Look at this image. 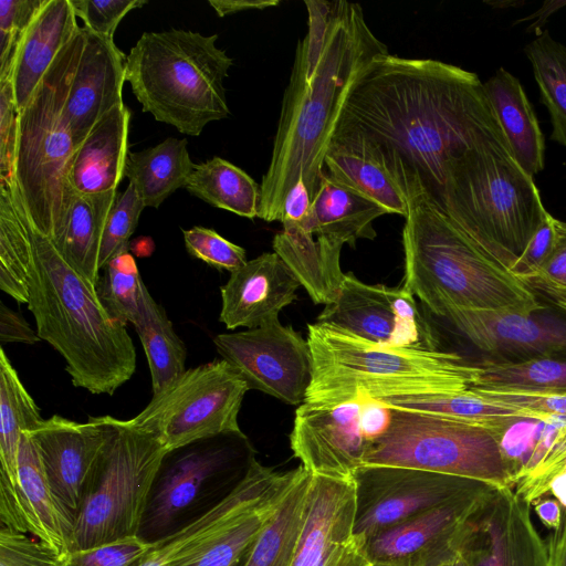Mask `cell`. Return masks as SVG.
I'll use <instances>...</instances> for the list:
<instances>
[{
	"instance_id": "obj_1",
	"label": "cell",
	"mask_w": 566,
	"mask_h": 566,
	"mask_svg": "<svg viewBox=\"0 0 566 566\" xmlns=\"http://www.w3.org/2000/svg\"><path fill=\"white\" fill-rule=\"evenodd\" d=\"M358 134L380 150L408 202L439 207L444 166L505 139L474 72L432 59L376 56L354 84L334 135Z\"/></svg>"
},
{
	"instance_id": "obj_2",
	"label": "cell",
	"mask_w": 566,
	"mask_h": 566,
	"mask_svg": "<svg viewBox=\"0 0 566 566\" xmlns=\"http://www.w3.org/2000/svg\"><path fill=\"white\" fill-rule=\"evenodd\" d=\"M307 32L298 41L272 156L261 181L258 217L281 221L284 200L302 178L313 199L344 104L367 65L388 49L360 4L306 0Z\"/></svg>"
},
{
	"instance_id": "obj_3",
	"label": "cell",
	"mask_w": 566,
	"mask_h": 566,
	"mask_svg": "<svg viewBox=\"0 0 566 566\" xmlns=\"http://www.w3.org/2000/svg\"><path fill=\"white\" fill-rule=\"evenodd\" d=\"M17 213L1 227L0 259L10 276L21 274L36 332L66 363L75 387L114 395L136 370L126 326L115 322L93 287L61 253L52 237L30 220L11 178Z\"/></svg>"
},
{
	"instance_id": "obj_4",
	"label": "cell",
	"mask_w": 566,
	"mask_h": 566,
	"mask_svg": "<svg viewBox=\"0 0 566 566\" xmlns=\"http://www.w3.org/2000/svg\"><path fill=\"white\" fill-rule=\"evenodd\" d=\"M312 380L304 402L328 408L361 399L460 392L479 367L452 352L371 343L324 323L307 325Z\"/></svg>"
},
{
	"instance_id": "obj_5",
	"label": "cell",
	"mask_w": 566,
	"mask_h": 566,
	"mask_svg": "<svg viewBox=\"0 0 566 566\" xmlns=\"http://www.w3.org/2000/svg\"><path fill=\"white\" fill-rule=\"evenodd\" d=\"M402 244V287L433 316L448 308L524 313L542 305L427 198L409 202Z\"/></svg>"
},
{
	"instance_id": "obj_6",
	"label": "cell",
	"mask_w": 566,
	"mask_h": 566,
	"mask_svg": "<svg viewBox=\"0 0 566 566\" xmlns=\"http://www.w3.org/2000/svg\"><path fill=\"white\" fill-rule=\"evenodd\" d=\"M438 208L507 270L548 212L505 139L482 143L446 164Z\"/></svg>"
},
{
	"instance_id": "obj_7",
	"label": "cell",
	"mask_w": 566,
	"mask_h": 566,
	"mask_svg": "<svg viewBox=\"0 0 566 566\" xmlns=\"http://www.w3.org/2000/svg\"><path fill=\"white\" fill-rule=\"evenodd\" d=\"M217 40L189 30L144 32L125 60V80L143 112L190 136L227 118L223 82L233 60Z\"/></svg>"
},
{
	"instance_id": "obj_8",
	"label": "cell",
	"mask_w": 566,
	"mask_h": 566,
	"mask_svg": "<svg viewBox=\"0 0 566 566\" xmlns=\"http://www.w3.org/2000/svg\"><path fill=\"white\" fill-rule=\"evenodd\" d=\"M74 38L17 115L12 178L32 223L53 239L74 196L67 174L76 144L62 116L63 78Z\"/></svg>"
},
{
	"instance_id": "obj_9",
	"label": "cell",
	"mask_w": 566,
	"mask_h": 566,
	"mask_svg": "<svg viewBox=\"0 0 566 566\" xmlns=\"http://www.w3.org/2000/svg\"><path fill=\"white\" fill-rule=\"evenodd\" d=\"M106 442L75 517L71 552L139 536L150 492L168 450L150 432L107 416Z\"/></svg>"
},
{
	"instance_id": "obj_10",
	"label": "cell",
	"mask_w": 566,
	"mask_h": 566,
	"mask_svg": "<svg viewBox=\"0 0 566 566\" xmlns=\"http://www.w3.org/2000/svg\"><path fill=\"white\" fill-rule=\"evenodd\" d=\"M391 409L387 431L373 441L363 465H388L514 488L495 434L451 417ZM361 465V467H363Z\"/></svg>"
},
{
	"instance_id": "obj_11",
	"label": "cell",
	"mask_w": 566,
	"mask_h": 566,
	"mask_svg": "<svg viewBox=\"0 0 566 566\" xmlns=\"http://www.w3.org/2000/svg\"><path fill=\"white\" fill-rule=\"evenodd\" d=\"M247 382L224 359L186 369L156 394L129 423L153 433L168 450L220 433L238 422Z\"/></svg>"
},
{
	"instance_id": "obj_12",
	"label": "cell",
	"mask_w": 566,
	"mask_h": 566,
	"mask_svg": "<svg viewBox=\"0 0 566 566\" xmlns=\"http://www.w3.org/2000/svg\"><path fill=\"white\" fill-rule=\"evenodd\" d=\"M254 450L241 431L211 436L170 450L154 482L139 536L155 542L177 528V521L219 482L242 475Z\"/></svg>"
},
{
	"instance_id": "obj_13",
	"label": "cell",
	"mask_w": 566,
	"mask_h": 566,
	"mask_svg": "<svg viewBox=\"0 0 566 566\" xmlns=\"http://www.w3.org/2000/svg\"><path fill=\"white\" fill-rule=\"evenodd\" d=\"M354 480L355 534L365 542L413 516L493 488L467 478L388 465H363Z\"/></svg>"
},
{
	"instance_id": "obj_14",
	"label": "cell",
	"mask_w": 566,
	"mask_h": 566,
	"mask_svg": "<svg viewBox=\"0 0 566 566\" xmlns=\"http://www.w3.org/2000/svg\"><path fill=\"white\" fill-rule=\"evenodd\" d=\"M217 352L249 389L260 390L289 405H302L312 380L308 343L280 319L213 338Z\"/></svg>"
},
{
	"instance_id": "obj_15",
	"label": "cell",
	"mask_w": 566,
	"mask_h": 566,
	"mask_svg": "<svg viewBox=\"0 0 566 566\" xmlns=\"http://www.w3.org/2000/svg\"><path fill=\"white\" fill-rule=\"evenodd\" d=\"M436 317L482 353L485 361L566 359V314L544 303L524 313L448 308Z\"/></svg>"
},
{
	"instance_id": "obj_16",
	"label": "cell",
	"mask_w": 566,
	"mask_h": 566,
	"mask_svg": "<svg viewBox=\"0 0 566 566\" xmlns=\"http://www.w3.org/2000/svg\"><path fill=\"white\" fill-rule=\"evenodd\" d=\"M371 343L389 346H419L438 349L432 327L403 287L366 284L345 273L337 298L317 317Z\"/></svg>"
},
{
	"instance_id": "obj_17",
	"label": "cell",
	"mask_w": 566,
	"mask_h": 566,
	"mask_svg": "<svg viewBox=\"0 0 566 566\" xmlns=\"http://www.w3.org/2000/svg\"><path fill=\"white\" fill-rule=\"evenodd\" d=\"M356 509L354 478L311 474L292 566H374L355 534Z\"/></svg>"
},
{
	"instance_id": "obj_18",
	"label": "cell",
	"mask_w": 566,
	"mask_h": 566,
	"mask_svg": "<svg viewBox=\"0 0 566 566\" xmlns=\"http://www.w3.org/2000/svg\"><path fill=\"white\" fill-rule=\"evenodd\" d=\"M460 552L468 566H548L531 504L514 488H495L483 499L467 523Z\"/></svg>"
},
{
	"instance_id": "obj_19",
	"label": "cell",
	"mask_w": 566,
	"mask_h": 566,
	"mask_svg": "<svg viewBox=\"0 0 566 566\" xmlns=\"http://www.w3.org/2000/svg\"><path fill=\"white\" fill-rule=\"evenodd\" d=\"M126 56L114 40L80 28L63 78L62 116L76 146L123 104Z\"/></svg>"
},
{
	"instance_id": "obj_20",
	"label": "cell",
	"mask_w": 566,
	"mask_h": 566,
	"mask_svg": "<svg viewBox=\"0 0 566 566\" xmlns=\"http://www.w3.org/2000/svg\"><path fill=\"white\" fill-rule=\"evenodd\" d=\"M54 496L73 522L108 434L107 416L77 422L54 415L28 431Z\"/></svg>"
},
{
	"instance_id": "obj_21",
	"label": "cell",
	"mask_w": 566,
	"mask_h": 566,
	"mask_svg": "<svg viewBox=\"0 0 566 566\" xmlns=\"http://www.w3.org/2000/svg\"><path fill=\"white\" fill-rule=\"evenodd\" d=\"M432 509L366 542L374 566H434L460 551L467 523L493 490Z\"/></svg>"
},
{
	"instance_id": "obj_22",
	"label": "cell",
	"mask_w": 566,
	"mask_h": 566,
	"mask_svg": "<svg viewBox=\"0 0 566 566\" xmlns=\"http://www.w3.org/2000/svg\"><path fill=\"white\" fill-rule=\"evenodd\" d=\"M360 407V400L328 408L298 406L290 444L311 474L354 478L370 444L359 428Z\"/></svg>"
},
{
	"instance_id": "obj_23",
	"label": "cell",
	"mask_w": 566,
	"mask_h": 566,
	"mask_svg": "<svg viewBox=\"0 0 566 566\" xmlns=\"http://www.w3.org/2000/svg\"><path fill=\"white\" fill-rule=\"evenodd\" d=\"M297 472L298 469L279 472L253 459L244 475L219 502L177 531L153 542L149 551L133 566H178L233 518L287 490Z\"/></svg>"
},
{
	"instance_id": "obj_24",
	"label": "cell",
	"mask_w": 566,
	"mask_h": 566,
	"mask_svg": "<svg viewBox=\"0 0 566 566\" xmlns=\"http://www.w3.org/2000/svg\"><path fill=\"white\" fill-rule=\"evenodd\" d=\"M19 484L15 493L0 499L1 526L27 533L59 557L71 552L74 522L50 486L36 444L24 431L18 453Z\"/></svg>"
},
{
	"instance_id": "obj_25",
	"label": "cell",
	"mask_w": 566,
	"mask_h": 566,
	"mask_svg": "<svg viewBox=\"0 0 566 566\" xmlns=\"http://www.w3.org/2000/svg\"><path fill=\"white\" fill-rule=\"evenodd\" d=\"M297 279L275 253H263L230 273L220 287L219 321L227 329L255 328L279 319L296 298Z\"/></svg>"
},
{
	"instance_id": "obj_26",
	"label": "cell",
	"mask_w": 566,
	"mask_h": 566,
	"mask_svg": "<svg viewBox=\"0 0 566 566\" xmlns=\"http://www.w3.org/2000/svg\"><path fill=\"white\" fill-rule=\"evenodd\" d=\"M76 19L70 0H45L25 30L10 74L17 112L27 105L57 54L81 28Z\"/></svg>"
},
{
	"instance_id": "obj_27",
	"label": "cell",
	"mask_w": 566,
	"mask_h": 566,
	"mask_svg": "<svg viewBox=\"0 0 566 566\" xmlns=\"http://www.w3.org/2000/svg\"><path fill=\"white\" fill-rule=\"evenodd\" d=\"M132 113L123 103L107 114L81 142L71 158L67 180L74 193L117 190L124 178Z\"/></svg>"
},
{
	"instance_id": "obj_28",
	"label": "cell",
	"mask_w": 566,
	"mask_h": 566,
	"mask_svg": "<svg viewBox=\"0 0 566 566\" xmlns=\"http://www.w3.org/2000/svg\"><path fill=\"white\" fill-rule=\"evenodd\" d=\"M325 171L384 207L407 217L409 202L388 170L379 148L358 134L334 135L324 158Z\"/></svg>"
},
{
	"instance_id": "obj_29",
	"label": "cell",
	"mask_w": 566,
	"mask_h": 566,
	"mask_svg": "<svg viewBox=\"0 0 566 566\" xmlns=\"http://www.w3.org/2000/svg\"><path fill=\"white\" fill-rule=\"evenodd\" d=\"M483 85L513 158L534 177L545 166V139L520 80L499 67Z\"/></svg>"
},
{
	"instance_id": "obj_30",
	"label": "cell",
	"mask_w": 566,
	"mask_h": 566,
	"mask_svg": "<svg viewBox=\"0 0 566 566\" xmlns=\"http://www.w3.org/2000/svg\"><path fill=\"white\" fill-rule=\"evenodd\" d=\"M344 243L314 235L297 228H283L272 247L308 293L315 304L333 303L342 289L345 273L340 269Z\"/></svg>"
},
{
	"instance_id": "obj_31",
	"label": "cell",
	"mask_w": 566,
	"mask_h": 566,
	"mask_svg": "<svg viewBox=\"0 0 566 566\" xmlns=\"http://www.w3.org/2000/svg\"><path fill=\"white\" fill-rule=\"evenodd\" d=\"M312 233L352 248L359 239L374 240L373 222L387 210L357 190L333 179L324 169L312 199Z\"/></svg>"
},
{
	"instance_id": "obj_32",
	"label": "cell",
	"mask_w": 566,
	"mask_h": 566,
	"mask_svg": "<svg viewBox=\"0 0 566 566\" xmlns=\"http://www.w3.org/2000/svg\"><path fill=\"white\" fill-rule=\"evenodd\" d=\"M117 190L104 193H74L63 226L53 239L66 261L95 287L101 274V240Z\"/></svg>"
},
{
	"instance_id": "obj_33",
	"label": "cell",
	"mask_w": 566,
	"mask_h": 566,
	"mask_svg": "<svg viewBox=\"0 0 566 566\" xmlns=\"http://www.w3.org/2000/svg\"><path fill=\"white\" fill-rule=\"evenodd\" d=\"M43 419L3 348H0V499L12 496L19 484L18 453L24 431Z\"/></svg>"
},
{
	"instance_id": "obj_34",
	"label": "cell",
	"mask_w": 566,
	"mask_h": 566,
	"mask_svg": "<svg viewBox=\"0 0 566 566\" xmlns=\"http://www.w3.org/2000/svg\"><path fill=\"white\" fill-rule=\"evenodd\" d=\"M186 138L169 137L158 145L128 153L123 176L129 180L145 207L158 208L177 189L185 188L196 164Z\"/></svg>"
},
{
	"instance_id": "obj_35",
	"label": "cell",
	"mask_w": 566,
	"mask_h": 566,
	"mask_svg": "<svg viewBox=\"0 0 566 566\" xmlns=\"http://www.w3.org/2000/svg\"><path fill=\"white\" fill-rule=\"evenodd\" d=\"M133 325L144 347L153 394H156L186 370V346L176 334L165 310L153 298L145 284L139 314Z\"/></svg>"
},
{
	"instance_id": "obj_36",
	"label": "cell",
	"mask_w": 566,
	"mask_h": 566,
	"mask_svg": "<svg viewBox=\"0 0 566 566\" xmlns=\"http://www.w3.org/2000/svg\"><path fill=\"white\" fill-rule=\"evenodd\" d=\"M310 481L311 473L300 465L293 485L254 542L243 566H292L304 521Z\"/></svg>"
},
{
	"instance_id": "obj_37",
	"label": "cell",
	"mask_w": 566,
	"mask_h": 566,
	"mask_svg": "<svg viewBox=\"0 0 566 566\" xmlns=\"http://www.w3.org/2000/svg\"><path fill=\"white\" fill-rule=\"evenodd\" d=\"M291 486L233 518L178 566H243L254 542L275 514Z\"/></svg>"
},
{
	"instance_id": "obj_38",
	"label": "cell",
	"mask_w": 566,
	"mask_h": 566,
	"mask_svg": "<svg viewBox=\"0 0 566 566\" xmlns=\"http://www.w3.org/2000/svg\"><path fill=\"white\" fill-rule=\"evenodd\" d=\"M185 188L213 207L249 219L258 217L261 186L223 158L197 164Z\"/></svg>"
},
{
	"instance_id": "obj_39",
	"label": "cell",
	"mask_w": 566,
	"mask_h": 566,
	"mask_svg": "<svg viewBox=\"0 0 566 566\" xmlns=\"http://www.w3.org/2000/svg\"><path fill=\"white\" fill-rule=\"evenodd\" d=\"M541 103L546 107L552 124L549 139L566 147V45L543 30L524 48Z\"/></svg>"
},
{
	"instance_id": "obj_40",
	"label": "cell",
	"mask_w": 566,
	"mask_h": 566,
	"mask_svg": "<svg viewBox=\"0 0 566 566\" xmlns=\"http://www.w3.org/2000/svg\"><path fill=\"white\" fill-rule=\"evenodd\" d=\"M472 389L552 394L566 391V359L544 358L517 363L483 360Z\"/></svg>"
},
{
	"instance_id": "obj_41",
	"label": "cell",
	"mask_w": 566,
	"mask_h": 566,
	"mask_svg": "<svg viewBox=\"0 0 566 566\" xmlns=\"http://www.w3.org/2000/svg\"><path fill=\"white\" fill-rule=\"evenodd\" d=\"M95 286L97 297L107 314L126 326L139 314L144 282L129 250L112 258L103 268Z\"/></svg>"
},
{
	"instance_id": "obj_42",
	"label": "cell",
	"mask_w": 566,
	"mask_h": 566,
	"mask_svg": "<svg viewBox=\"0 0 566 566\" xmlns=\"http://www.w3.org/2000/svg\"><path fill=\"white\" fill-rule=\"evenodd\" d=\"M555 243L545 262L520 279L542 303L566 314V221L554 218Z\"/></svg>"
},
{
	"instance_id": "obj_43",
	"label": "cell",
	"mask_w": 566,
	"mask_h": 566,
	"mask_svg": "<svg viewBox=\"0 0 566 566\" xmlns=\"http://www.w3.org/2000/svg\"><path fill=\"white\" fill-rule=\"evenodd\" d=\"M144 208L135 187L128 184L126 190L118 195L105 222L98 258L101 270L112 258L129 250V238Z\"/></svg>"
},
{
	"instance_id": "obj_44",
	"label": "cell",
	"mask_w": 566,
	"mask_h": 566,
	"mask_svg": "<svg viewBox=\"0 0 566 566\" xmlns=\"http://www.w3.org/2000/svg\"><path fill=\"white\" fill-rule=\"evenodd\" d=\"M182 233L187 252L219 271L231 273L248 262L242 247L227 240L213 229L196 226Z\"/></svg>"
},
{
	"instance_id": "obj_45",
	"label": "cell",
	"mask_w": 566,
	"mask_h": 566,
	"mask_svg": "<svg viewBox=\"0 0 566 566\" xmlns=\"http://www.w3.org/2000/svg\"><path fill=\"white\" fill-rule=\"evenodd\" d=\"M45 0H0V82L10 77L17 46Z\"/></svg>"
},
{
	"instance_id": "obj_46",
	"label": "cell",
	"mask_w": 566,
	"mask_h": 566,
	"mask_svg": "<svg viewBox=\"0 0 566 566\" xmlns=\"http://www.w3.org/2000/svg\"><path fill=\"white\" fill-rule=\"evenodd\" d=\"M140 536H133L101 546L70 552L61 558L60 566H133L151 547Z\"/></svg>"
},
{
	"instance_id": "obj_47",
	"label": "cell",
	"mask_w": 566,
	"mask_h": 566,
	"mask_svg": "<svg viewBox=\"0 0 566 566\" xmlns=\"http://www.w3.org/2000/svg\"><path fill=\"white\" fill-rule=\"evenodd\" d=\"M61 557L33 536L0 526V566H60Z\"/></svg>"
},
{
	"instance_id": "obj_48",
	"label": "cell",
	"mask_w": 566,
	"mask_h": 566,
	"mask_svg": "<svg viewBox=\"0 0 566 566\" xmlns=\"http://www.w3.org/2000/svg\"><path fill=\"white\" fill-rule=\"evenodd\" d=\"M76 18L84 28L107 39L114 33L122 19L132 10L145 6L147 0H70Z\"/></svg>"
},
{
	"instance_id": "obj_49",
	"label": "cell",
	"mask_w": 566,
	"mask_h": 566,
	"mask_svg": "<svg viewBox=\"0 0 566 566\" xmlns=\"http://www.w3.org/2000/svg\"><path fill=\"white\" fill-rule=\"evenodd\" d=\"M476 396L500 406L514 408L535 416L566 419V391L552 394H522L484 391L470 388Z\"/></svg>"
},
{
	"instance_id": "obj_50",
	"label": "cell",
	"mask_w": 566,
	"mask_h": 566,
	"mask_svg": "<svg viewBox=\"0 0 566 566\" xmlns=\"http://www.w3.org/2000/svg\"><path fill=\"white\" fill-rule=\"evenodd\" d=\"M17 107L10 77L0 82V181L13 176Z\"/></svg>"
},
{
	"instance_id": "obj_51",
	"label": "cell",
	"mask_w": 566,
	"mask_h": 566,
	"mask_svg": "<svg viewBox=\"0 0 566 566\" xmlns=\"http://www.w3.org/2000/svg\"><path fill=\"white\" fill-rule=\"evenodd\" d=\"M555 243L554 217L547 212L522 255L510 269L516 277L534 273L548 258Z\"/></svg>"
},
{
	"instance_id": "obj_52",
	"label": "cell",
	"mask_w": 566,
	"mask_h": 566,
	"mask_svg": "<svg viewBox=\"0 0 566 566\" xmlns=\"http://www.w3.org/2000/svg\"><path fill=\"white\" fill-rule=\"evenodd\" d=\"M311 205V195L305 182L300 178L285 197L281 219L283 228H297L313 234Z\"/></svg>"
},
{
	"instance_id": "obj_53",
	"label": "cell",
	"mask_w": 566,
	"mask_h": 566,
	"mask_svg": "<svg viewBox=\"0 0 566 566\" xmlns=\"http://www.w3.org/2000/svg\"><path fill=\"white\" fill-rule=\"evenodd\" d=\"M359 428L365 439L371 443L389 428L391 409L376 399H361Z\"/></svg>"
},
{
	"instance_id": "obj_54",
	"label": "cell",
	"mask_w": 566,
	"mask_h": 566,
	"mask_svg": "<svg viewBox=\"0 0 566 566\" xmlns=\"http://www.w3.org/2000/svg\"><path fill=\"white\" fill-rule=\"evenodd\" d=\"M0 340L2 343L35 344L42 340L24 318L3 302L0 303Z\"/></svg>"
},
{
	"instance_id": "obj_55",
	"label": "cell",
	"mask_w": 566,
	"mask_h": 566,
	"mask_svg": "<svg viewBox=\"0 0 566 566\" xmlns=\"http://www.w3.org/2000/svg\"><path fill=\"white\" fill-rule=\"evenodd\" d=\"M281 3L280 0H210L209 4L219 17L245 11L264 10Z\"/></svg>"
},
{
	"instance_id": "obj_56",
	"label": "cell",
	"mask_w": 566,
	"mask_h": 566,
	"mask_svg": "<svg viewBox=\"0 0 566 566\" xmlns=\"http://www.w3.org/2000/svg\"><path fill=\"white\" fill-rule=\"evenodd\" d=\"M547 551L548 566H566V512L559 528L549 536Z\"/></svg>"
},
{
	"instance_id": "obj_57",
	"label": "cell",
	"mask_w": 566,
	"mask_h": 566,
	"mask_svg": "<svg viewBox=\"0 0 566 566\" xmlns=\"http://www.w3.org/2000/svg\"><path fill=\"white\" fill-rule=\"evenodd\" d=\"M535 503V512L542 523L552 530L559 528L563 520L562 505L557 500L539 499Z\"/></svg>"
},
{
	"instance_id": "obj_58",
	"label": "cell",
	"mask_w": 566,
	"mask_h": 566,
	"mask_svg": "<svg viewBox=\"0 0 566 566\" xmlns=\"http://www.w3.org/2000/svg\"><path fill=\"white\" fill-rule=\"evenodd\" d=\"M563 7H566V1H545L537 11L525 17L524 19L517 20L514 22V24L533 20L526 31H534L537 35L543 31L541 29L546 23L547 19Z\"/></svg>"
},
{
	"instance_id": "obj_59",
	"label": "cell",
	"mask_w": 566,
	"mask_h": 566,
	"mask_svg": "<svg viewBox=\"0 0 566 566\" xmlns=\"http://www.w3.org/2000/svg\"><path fill=\"white\" fill-rule=\"evenodd\" d=\"M548 492H551L566 510V471H560L553 478L548 486Z\"/></svg>"
},
{
	"instance_id": "obj_60",
	"label": "cell",
	"mask_w": 566,
	"mask_h": 566,
	"mask_svg": "<svg viewBox=\"0 0 566 566\" xmlns=\"http://www.w3.org/2000/svg\"><path fill=\"white\" fill-rule=\"evenodd\" d=\"M155 248L154 241L150 237H138L129 242V250L137 256H148L153 253Z\"/></svg>"
},
{
	"instance_id": "obj_61",
	"label": "cell",
	"mask_w": 566,
	"mask_h": 566,
	"mask_svg": "<svg viewBox=\"0 0 566 566\" xmlns=\"http://www.w3.org/2000/svg\"><path fill=\"white\" fill-rule=\"evenodd\" d=\"M434 566H468V565H467V560H465L464 556L459 551L458 553H455L453 556H451L447 560H444L440 564H437Z\"/></svg>"
},
{
	"instance_id": "obj_62",
	"label": "cell",
	"mask_w": 566,
	"mask_h": 566,
	"mask_svg": "<svg viewBox=\"0 0 566 566\" xmlns=\"http://www.w3.org/2000/svg\"><path fill=\"white\" fill-rule=\"evenodd\" d=\"M485 3L492 6V7H496L497 9H507V8H511V7H518V6H522L524 2L523 1H517V0H506V1H485Z\"/></svg>"
}]
</instances>
